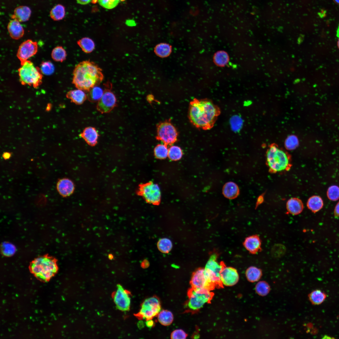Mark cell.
<instances>
[{"mask_svg": "<svg viewBox=\"0 0 339 339\" xmlns=\"http://www.w3.org/2000/svg\"><path fill=\"white\" fill-rule=\"evenodd\" d=\"M221 110L211 100L194 99L189 104L188 118L195 127L209 130L213 126Z\"/></svg>", "mask_w": 339, "mask_h": 339, "instance_id": "1", "label": "cell"}, {"mask_svg": "<svg viewBox=\"0 0 339 339\" xmlns=\"http://www.w3.org/2000/svg\"><path fill=\"white\" fill-rule=\"evenodd\" d=\"M73 83L78 89L89 91L103 80L101 69L89 60L83 61L75 67L73 72Z\"/></svg>", "mask_w": 339, "mask_h": 339, "instance_id": "2", "label": "cell"}, {"mask_svg": "<svg viewBox=\"0 0 339 339\" xmlns=\"http://www.w3.org/2000/svg\"><path fill=\"white\" fill-rule=\"evenodd\" d=\"M56 262V259L48 255L40 256L31 262L30 269L37 277L47 281L57 271Z\"/></svg>", "mask_w": 339, "mask_h": 339, "instance_id": "3", "label": "cell"}, {"mask_svg": "<svg viewBox=\"0 0 339 339\" xmlns=\"http://www.w3.org/2000/svg\"><path fill=\"white\" fill-rule=\"evenodd\" d=\"M266 160L270 169L273 172L283 171L290 166L289 155L275 144L270 146L267 150Z\"/></svg>", "mask_w": 339, "mask_h": 339, "instance_id": "4", "label": "cell"}, {"mask_svg": "<svg viewBox=\"0 0 339 339\" xmlns=\"http://www.w3.org/2000/svg\"><path fill=\"white\" fill-rule=\"evenodd\" d=\"M19 80L22 85L28 84L37 88L42 82V75L40 68L27 60L18 69Z\"/></svg>", "mask_w": 339, "mask_h": 339, "instance_id": "5", "label": "cell"}, {"mask_svg": "<svg viewBox=\"0 0 339 339\" xmlns=\"http://www.w3.org/2000/svg\"><path fill=\"white\" fill-rule=\"evenodd\" d=\"M211 291L204 288H193L189 290L187 305L191 310H196L211 301L213 296Z\"/></svg>", "mask_w": 339, "mask_h": 339, "instance_id": "6", "label": "cell"}, {"mask_svg": "<svg viewBox=\"0 0 339 339\" xmlns=\"http://www.w3.org/2000/svg\"><path fill=\"white\" fill-rule=\"evenodd\" d=\"M217 256L215 254L211 256L204 268V272L215 287H222L223 284L220 280V273L225 265L222 261L219 263L217 260Z\"/></svg>", "mask_w": 339, "mask_h": 339, "instance_id": "7", "label": "cell"}, {"mask_svg": "<svg viewBox=\"0 0 339 339\" xmlns=\"http://www.w3.org/2000/svg\"><path fill=\"white\" fill-rule=\"evenodd\" d=\"M156 139L167 145L177 140L178 132L174 126L169 121L161 122L157 125Z\"/></svg>", "mask_w": 339, "mask_h": 339, "instance_id": "8", "label": "cell"}, {"mask_svg": "<svg viewBox=\"0 0 339 339\" xmlns=\"http://www.w3.org/2000/svg\"><path fill=\"white\" fill-rule=\"evenodd\" d=\"M161 304L159 299L152 297L145 299L141 305L139 312L136 315L140 319L151 320L160 311Z\"/></svg>", "mask_w": 339, "mask_h": 339, "instance_id": "9", "label": "cell"}, {"mask_svg": "<svg viewBox=\"0 0 339 339\" xmlns=\"http://www.w3.org/2000/svg\"><path fill=\"white\" fill-rule=\"evenodd\" d=\"M138 193L142 196L148 203L158 205L160 202L161 195L158 185L150 182L141 185Z\"/></svg>", "mask_w": 339, "mask_h": 339, "instance_id": "10", "label": "cell"}, {"mask_svg": "<svg viewBox=\"0 0 339 339\" xmlns=\"http://www.w3.org/2000/svg\"><path fill=\"white\" fill-rule=\"evenodd\" d=\"M190 283L191 288H204L211 291L215 287L206 275L204 268H202L197 269L193 272Z\"/></svg>", "mask_w": 339, "mask_h": 339, "instance_id": "11", "label": "cell"}, {"mask_svg": "<svg viewBox=\"0 0 339 339\" xmlns=\"http://www.w3.org/2000/svg\"><path fill=\"white\" fill-rule=\"evenodd\" d=\"M38 48L37 43L36 41L28 40L22 42L19 46L17 54L21 65L35 54Z\"/></svg>", "mask_w": 339, "mask_h": 339, "instance_id": "12", "label": "cell"}, {"mask_svg": "<svg viewBox=\"0 0 339 339\" xmlns=\"http://www.w3.org/2000/svg\"><path fill=\"white\" fill-rule=\"evenodd\" d=\"M116 99L115 95L110 89L106 88L103 94L97 105L98 110L102 113L111 111L116 106Z\"/></svg>", "mask_w": 339, "mask_h": 339, "instance_id": "13", "label": "cell"}, {"mask_svg": "<svg viewBox=\"0 0 339 339\" xmlns=\"http://www.w3.org/2000/svg\"><path fill=\"white\" fill-rule=\"evenodd\" d=\"M113 299L116 306L119 310L126 311L129 309L130 298L128 292L121 285L117 286Z\"/></svg>", "mask_w": 339, "mask_h": 339, "instance_id": "14", "label": "cell"}, {"mask_svg": "<svg viewBox=\"0 0 339 339\" xmlns=\"http://www.w3.org/2000/svg\"><path fill=\"white\" fill-rule=\"evenodd\" d=\"M239 277L237 270L234 268L226 266L223 268L220 273V280L223 285L232 286L238 282Z\"/></svg>", "mask_w": 339, "mask_h": 339, "instance_id": "15", "label": "cell"}, {"mask_svg": "<svg viewBox=\"0 0 339 339\" xmlns=\"http://www.w3.org/2000/svg\"><path fill=\"white\" fill-rule=\"evenodd\" d=\"M56 189L59 194L64 197L70 196L74 190V185L70 180L66 178L60 179L56 184Z\"/></svg>", "mask_w": 339, "mask_h": 339, "instance_id": "16", "label": "cell"}, {"mask_svg": "<svg viewBox=\"0 0 339 339\" xmlns=\"http://www.w3.org/2000/svg\"><path fill=\"white\" fill-rule=\"evenodd\" d=\"M244 246L251 254H255L261 251V241L259 237L253 235L247 237L244 240Z\"/></svg>", "mask_w": 339, "mask_h": 339, "instance_id": "17", "label": "cell"}, {"mask_svg": "<svg viewBox=\"0 0 339 339\" xmlns=\"http://www.w3.org/2000/svg\"><path fill=\"white\" fill-rule=\"evenodd\" d=\"M8 30L11 37L15 40L21 38L24 33V29L19 21L12 19L9 22Z\"/></svg>", "mask_w": 339, "mask_h": 339, "instance_id": "18", "label": "cell"}, {"mask_svg": "<svg viewBox=\"0 0 339 339\" xmlns=\"http://www.w3.org/2000/svg\"><path fill=\"white\" fill-rule=\"evenodd\" d=\"M80 136L91 146H94L97 143L99 135L94 127L91 126L86 127Z\"/></svg>", "mask_w": 339, "mask_h": 339, "instance_id": "19", "label": "cell"}, {"mask_svg": "<svg viewBox=\"0 0 339 339\" xmlns=\"http://www.w3.org/2000/svg\"><path fill=\"white\" fill-rule=\"evenodd\" d=\"M31 14V10L29 7L24 6H19L15 9L11 17L12 19H15L20 22H24L28 20Z\"/></svg>", "mask_w": 339, "mask_h": 339, "instance_id": "20", "label": "cell"}, {"mask_svg": "<svg viewBox=\"0 0 339 339\" xmlns=\"http://www.w3.org/2000/svg\"><path fill=\"white\" fill-rule=\"evenodd\" d=\"M223 193L224 196L229 199H234L237 197L239 194L238 186L235 183L229 182L223 186Z\"/></svg>", "mask_w": 339, "mask_h": 339, "instance_id": "21", "label": "cell"}, {"mask_svg": "<svg viewBox=\"0 0 339 339\" xmlns=\"http://www.w3.org/2000/svg\"><path fill=\"white\" fill-rule=\"evenodd\" d=\"M67 97L77 105L83 103L87 98V95L83 90L78 89L70 90L66 95Z\"/></svg>", "mask_w": 339, "mask_h": 339, "instance_id": "22", "label": "cell"}, {"mask_svg": "<svg viewBox=\"0 0 339 339\" xmlns=\"http://www.w3.org/2000/svg\"><path fill=\"white\" fill-rule=\"evenodd\" d=\"M287 208L288 212L293 215H297L303 211L304 206L302 201L297 198H292L288 201Z\"/></svg>", "mask_w": 339, "mask_h": 339, "instance_id": "23", "label": "cell"}, {"mask_svg": "<svg viewBox=\"0 0 339 339\" xmlns=\"http://www.w3.org/2000/svg\"><path fill=\"white\" fill-rule=\"evenodd\" d=\"M172 48L169 44L161 43L157 45L154 48V52L158 56L161 58L168 57L171 53Z\"/></svg>", "mask_w": 339, "mask_h": 339, "instance_id": "24", "label": "cell"}, {"mask_svg": "<svg viewBox=\"0 0 339 339\" xmlns=\"http://www.w3.org/2000/svg\"><path fill=\"white\" fill-rule=\"evenodd\" d=\"M308 208L314 213L320 210L323 206L321 198L318 196H313L310 197L307 202Z\"/></svg>", "mask_w": 339, "mask_h": 339, "instance_id": "25", "label": "cell"}, {"mask_svg": "<svg viewBox=\"0 0 339 339\" xmlns=\"http://www.w3.org/2000/svg\"><path fill=\"white\" fill-rule=\"evenodd\" d=\"M77 44L85 53H90L94 50L95 45L93 40L89 37H84L77 41Z\"/></svg>", "mask_w": 339, "mask_h": 339, "instance_id": "26", "label": "cell"}, {"mask_svg": "<svg viewBox=\"0 0 339 339\" xmlns=\"http://www.w3.org/2000/svg\"><path fill=\"white\" fill-rule=\"evenodd\" d=\"M261 269L254 266H251L246 270L245 275L248 281L254 282L258 281L262 276Z\"/></svg>", "mask_w": 339, "mask_h": 339, "instance_id": "27", "label": "cell"}, {"mask_svg": "<svg viewBox=\"0 0 339 339\" xmlns=\"http://www.w3.org/2000/svg\"><path fill=\"white\" fill-rule=\"evenodd\" d=\"M309 297L312 304L319 305L324 301L326 297V295L322 291L316 289L312 292L309 294Z\"/></svg>", "mask_w": 339, "mask_h": 339, "instance_id": "28", "label": "cell"}, {"mask_svg": "<svg viewBox=\"0 0 339 339\" xmlns=\"http://www.w3.org/2000/svg\"><path fill=\"white\" fill-rule=\"evenodd\" d=\"M87 95V98L91 102H94L99 101L101 98L104 90L98 85L95 86L91 89Z\"/></svg>", "mask_w": 339, "mask_h": 339, "instance_id": "29", "label": "cell"}, {"mask_svg": "<svg viewBox=\"0 0 339 339\" xmlns=\"http://www.w3.org/2000/svg\"><path fill=\"white\" fill-rule=\"evenodd\" d=\"M213 61L215 64L220 67H224L228 62L229 56L225 51H220L217 52L213 56Z\"/></svg>", "mask_w": 339, "mask_h": 339, "instance_id": "30", "label": "cell"}, {"mask_svg": "<svg viewBox=\"0 0 339 339\" xmlns=\"http://www.w3.org/2000/svg\"><path fill=\"white\" fill-rule=\"evenodd\" d=\"M159 322L164 326H168L172 322L173 315L170 311L164 310L160 312L158 315Z\"/></svg>", "mask_w": 339, "mask_h": 339, "instance_id": "31", "label": "cell"}, {"mask_svg": "<svg viewBox=\"0 0 339 339\" xmlns=\"http://www.w3.org/2000/svg\"><path fill=\"white\" fill-rule=\"evenodd\" d=\"M65 14V8L61 4H58L55 6L50 12L51 17L54 20L62 19L64 17Z\"/></svg>", "mask_w": 339, "mask_h": 339, "instance_id": "32", "label": "cell"}, {"mask_svg": "<svg viewBox=\"0 0 339 339\" xmlns=\"http://www.w3.org/2000/svg\"><path fill=\"white\" fill-rule=\"evenodd\" d=\"M67 53L65 50L61 46H57L52 50L51 56L53 60L62 62L66 58Z\"/></svg>", "mask_w": 339, "mask_h": 339, "instance_id": "33", "label": "cell"}, {"mask_svg": "<svg viewBox=\"0 0 339 339\" xmlns=\"http://www.w3.org/2000/svg\"><path fill=\"white\" fill-rule=\"evenodd\" d=\"M157 247L159 250L164 253H168L171 250L172 244L171 240L168 238L160 239L157 243Z\"/></svg>", "mask_w": 339, "mask_h": 339, "instance_id": "34", "label": "cell"}, {"mask_svg": "<svg viewBox=\"0 0 339 339\" xmlns=\"http://www.w3.org/2000/svg\"><path fill=\"white\" fill-rule=\"evenodd\" d=\"M168 150L167 145L164 144H158L154 149L155 155L158 159H165L168 156Z\"/></svg>", "mask_w": 339, "mask_h": 339, "instance_id": "35", "label": "cell"}, {"mask_svg": "<svg viewBox=\"0 0 339 339\" xmlns=\"http://www.w3.org/2000/svg\"><path fill=\"white\" fill-rule=\"evenodd\" d=\"M182 156V152L180 147L173 146L169 149L168 156L171 160H178L181 158Z\"/></svg>", "mask_w": 339, "mask_h": 339, "instance_id": "36", "label": "cell"}, {"mask_svg": "<svg viewBox=\"0 0 339 339\" xmlns=\"http://www.w3.org/2000/svg\"><path fill=\"white\" fill-rule=\"evenodd\" d=\"M270 289V287L268 284L264 281L258 282L256 286V293L262 296L267 295Z\"/></svg>", "mask_w": 339, "mask_h": 339, "instance_id": "37", "label": "cell"}, {"mask_svg": "<svg viewBox=\"0 0 339 339\" xmlns=\"http://www.w3.org/2000/svg\"><path fill=\"white\" fill-rule=\"evenodd\" d=\"M328 198L332 201H336L339 199V187L337 186L332 185L330 186L327 191Z\"/></svg>", "mask_w": 339, "mask_h": 339, "instance_id": "38", "label": "cell"}, {"mask_svg": "<svg viewBox=\"0 0 339 339\" xmlns=\"http://www.w3.org/2000/svg\"><path fill=\"white\" fill-rule=\"evenodd\" d=\"M285 247L281 244H278L274 245L271 250V254L274 257H281L286 251Z\"/></svg>", "mask_w": 339, "mask_h": 339, "instance_id": "39", "label": "cell"}, {"mask_svg": "<svg viewBox=\"0 0 339 339\" xmlns=\"http://www.w3.org/2000/svg\"><path fill=\"white\" fill-rule=\"evenodd\" d=\"M40 69L42 73L46 75H50L53 73L55 70L53 64L50 61L43 62Z\"/></svg>", "mask_w": 339, "mask_h": 339, "instance_id": "40", "label": "cell"}, {"mask_svg": "<svg viewBox=\"0 0 339 339\" xmlns=\"http://www.w3.org/2000/svg\"><path fill=\"white\" fill-rule=\"evenodd\" d=\"M298 143V140L296 137L294 135H291L286 139L285 145L287 149L291 150L296 148Z\"/></svg>", "mask_w": 339, "mask_h": 339, "instance_id": "41", "label": "cell"}, {"mask_svg": "<svg viewBox=\"0 0 339 339\" xmlns=\"http://www.w3.org/2000/svg\"><path fill=\"white\" fill-rule=\"evenodd\" d=\"M120 1V0H98L99 3L101 6L110 9L116 7Z\"/></svg>", "mask_w": 339, "mask_h": 339, "instance_id": "42", "label": "cell"}, {"mask_svg": "<svg viewBox=\"0 0 339 339\" xmlns=\"http://www.w3.org/2000/svg\"><path fill=\"white\" fill-rule=\"evenodd\" d=\"M15 251V248L11 244L9 243L3 244L2 245V251L3 254L5 256H10L14 253Z\"/></svg>", "mask_w": 339, "mask_h": 339, "instance_id": "43", "label": "cell"}, {"mask_svg": "<svg viewBox=\"0 0 339 339\" xmlns=\"http://www.w3.org/2000/svg\"><path fill=\"white\" fill-rule=\"evenodd\" d=\"M187 336L186 333L181 329H177L174 331L171 335V338L174 339H184Z\"/></svg>", "mask_w": 339, "mask_h": 339, "instance_id": "44", "label": "cell"}, {"mask_svg": "<svg viewBox=\"0 0 339 339\" xmlns=\"http://www.w3.org/2000/svg\"><path fill=\"white\" fill-rule=\"evenodd\" d=\"M242 123V121L239 117L235 116L231 119V126L232 128L234 130L239 129L241 127Z\"/></svg>", "mask_w": 339, "mask_h": 339, "instance_id": "45", "label": "cell"}, {"mask_svg": "<svg viewBox=\"0 0 339 339\" xmlns=\"http://www.w3.org/2000/svg\"><path fill=\"white\" fill-rule=\"evenodd\" d=\"M334 214L336 218L339 217V201L335 207L334 210Z\"/></svg>", "mask_w": 339, "mask_h": 339, "instance_id": "46", "label": "cell"}, {"mask_svg": "<svg viewBox=\"0 0 339 339\" xmlns=\"http://www.w3.org/2000/svg\"><path fill=\"white\" fill-rule=\"evenodd\" d=\"M146 325L148 327L151 328L153 326L154 323L153 321L152 320H147V321L146 322Z\"/></svg>", "mask_w": 339, "mask_h": 339, "instance_id": "47", "label": "cell"}, {"mask_svg": "<svg viewBox=\"0 0 339 339\" xmlns=\"http://www.w3.org/2000/svg\"><path fill=\"white\" fill-rule=\"evenodd\" d=\"M77 2L81 4H86L89 3L92 0H76Z\"/></svg>", "mask_w": 339, "mask_h": 339, "instance_id": "48", "label": "cell"}, {"mask_svg": "<svg viewBox=\"0 0 339 339\" xmlns=\"http://www.w3.org/2000/svg\"><path fill=\"white\" fill-rule=\"evenodd\" d=\"M11 155L10 153L8 152H5L3 154V156L5 159H6L10 158Z\"/></svg>", "mask_w": 339, "mask_h": 339, "instance_id": "49", "label": "cell"}, {"mask_svg": "<svg viewBox=\"0 0 339 339\" xmlns=\"http://www.w3.org/2000/svg\"><path fill=\"white\" fill-rule=\"evenodd\" d=\"M148 264L149 263L148 261H147L146 260H145L143 261L141 265L143 267H147L148 266Z\"/></svg>", "mask_w": 339, "mask_h": 339, "instance_id": "50", "label": "cell"}, {"mask_svg": "<svg viewBox=\"0 0 339 339\" xmlns=\"http://www.w3.org/2000/svg\"><path fill=\"white\" fill-rule=\"evenodd\" d=\"M127 23L130 25H133L135 24V22L132 20H128L126 22Z\"/></svg>", "mask_w": 339, "mask_h": 339, "instance_id": "51", "label": "cell"}, {"mask_svg": "<svg viewBox=\"0 0 339 339\" xmlns=\"http://www.w3.org/2000/svg\"><path fill=\"white\" fill-rule=\"evenodd\" d=\"M334 1L337 4H339V0H334Z\"/></svg>", "mask_w": 339, "mask_h": 339, "instance_id": "52", "label": "cell"}, {"mask_svg": "<svg viewBox=\"0 0 339 339\" xmlns=\"http://www.w3.org/2000/svg\"><path fill=\"white\" fill-rule=\"evenodd\" d=\"M337 45L338 47V48L339 49V39H338V40L337 41Z\"/></svg>", "mask_w": 339, "mask_h": 339, "instance_id": "53", "label": "cell"}, {"mask_svg": "<svg viewBox=\"0 0 339 339\" xmlns=\"http://www.w3.org/2000/svg\"><path fill=\"white\" fill-rule=\"evenodd\" d=\"M97 0H92V1H95V2H96V1H97Z\"/></svg>", "mask_w": 339, "mask_h": 339, "instance_id": "54", "label": "cell"}]
</instances>
